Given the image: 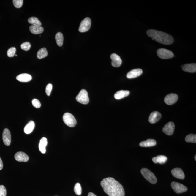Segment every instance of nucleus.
<instances>
[{
    "label": "nucleus",
    "instance_id": "1",
    "mask_svg": "<svg viewBox=\"0 0 196 196\" xmlns=\"http://www.w3.org/2000/svg\"><path fill=\"white\" fill-rule=\"evenodd\" d=\"M100 184L104 192L109 196H125L123 186L113 178L108 177L103 179Z\"/></svg>",
    "mask_w": 196,
    "mask_h": 196
},
{
    "label": "nucleus",
    "instance_id": "2",
    "mask_svg": "<svg viewBox=\"0 0 196 196\" xmlns=\"http://www.w3.org/2000/svg\"><path fill=\"white\" fill-rule=\"evenodd\" d=\"M146 34L148 37L151 38L153 40H155L157 42L163 45H171L174 42V38L172 36L160 31L149 29L147 31Z\"/></svg>",
    "mask_w": 196,
    "mask_h": 196
},
{
    "label": "nucleus",
    "instance_id": "3",
    "mask_svg": "<svg viewBox=\"0 0 196 196\" xmlns=\"http://www.w3.org/2000/svg\"><path fill=\"white\" fill-rule=\"evenodd\" d=\"M141 173L144 177L151 184H155L157 182V179L154 174L149 170L146 168H143Z\"/></svg>",
    "mask_w": 196,
    "mask_h": 196
},
{
    "label": "nucleus",
    "instance_id": "4",
    "mask_svg": "<svg viewBox=\"0 0 196 196\" xmlns=\"http://www.w3.org/2000/svg\"><path fill=\"white\" fill-rule=\"evenodd\" d=\"M63 120L66 125L70 127H73L77 124L76 119L72 114L66 113L63 116Z\"/></svg>",
    "mask_w": 196,
    "mask_h": 196
},
{
    "label": "nucleus",
    "instance_id": "5",
    "mask_svg": "<svg viewBox=\"0 0 196 196\" xmlns=\"http://www.w3.org/2000/svg\"><path fill=\"white\" fill-rule=\"evenodd\" d=\"M157 54L159 58L163 59H167L174 56V54L172 51L167 49L160 48L157 51Z\"/></svg>",
    "mask_w": 196,
    "mask_h": 196
},
{
    "label": "nucleus",
    "instance_id": "6",
    "mask_svg": "<svg viewBox=\"0 0 196 196\" xmlns=\"http://www.w3.org/2000/svg\"><path fill=\"white\" fill-rule=\"evenodd\" d=\"M76 100L80 103L88 104L89 102V98L87 91L84 89H82L76 96Z\"/></svg>",
    "mask_w": 196,
    "mask_h": 196
},
{
    "label": "nucleus",
    "instance_id": "7",
    "mask_svg": "<svg viewBox=\"0 0 196 196\" xmlns=\"http://www.w3.org/2000/svg\"><path fill=\"white\" fill-rule=\"evenodd\" d=\"M91 24V21L89 18H86L81 21L80 24L79 28V32H85L88 31L90 28Z\"/></svg>",
    "mask_w": 196,
    "mask_h": 196
},
{
    "label": "nucleus",
    "instance_id": "8",
    "mask_svg": "<svg viewBox=\"0 0 196 196\" xmlns=\"http://www.w3.org/2000/svg\"><path fill=\"white\" fill-rule=\"evenodd\" d=\"M171 187L174 192L177 194L182 193L187 190V188L180 183L173 182L171 183Z\"/></svg>",
    "mask_w": 196,
    "mask_h": 196
},
{
    "label": "nucleus",
    "instance_id": "9",
    "mask_svg": "<svg viewBox=\"0 0 196 196\" xmlns=\"http://www.w3.org/2000/svg\"><path fill=\"white\" fill-rule=\"evenodd\" d=\"M175 129V125L174 122H170L165 125L162 129L163 133L166 135H171L174 133Z\"/></svg>",
    "mask_w": 196,
    "mask_h": 196
},
{
    "label": "nucleus",
    "instance_id": "10",
    "mask_svg": "<svg viewBox=\"0 0 196 196\" xmlns=\"http://www.w3.org/2000/svg\"><path fill=\"white\" fill-rule=\"evenodd\" d=\"M178 99V96L177 94H171L167 95L165 98V102L169 105H171L175 103Z\"/></svg>",
    "mask_w": 196,
    "mask_h": 196
},
{
    "label": "nucleus",
    "instance_id": "11",
    "mask_svg": "<svg viewBox=\"0 0 196 196\" xmlns=\"http://www.w3.org/2000/svg\"><path fill=\"white\" fill-rule=\"evenodd\" d=\"M2 137L3 143L6 146H9L11 143V137L10 132L8 129H5L3 130Z\"/></svg>",
    "mask_w": 196,
    "mask_h": 196
},
{
    "label": "nucleus",
    "instance_id": "12",
    "mask_svg": "<svg viewBox=\"0 0 196 196\" xmlns=\"http://www.w3.org/2000/svg\"><path fill=\"white\" fill-rule=\"evenodd\" d=\"M112 59V65L114 67H118L122 64V61L119 56L116 53H113L110 55Z\"/></svg>",
    "mask_w": 196,
    "mask_h": 196
},
{
    "label": "nucleus",
    "instance_id": "13",
    "mask_svg": "<svg viewBox=\"0 0 196 196\" xmlns=\"http://www.w3.org/2000/svg\"><path fill=\"white\" fill-rule=\"evenodd\" d=\"M16 161L20 162H26L29 161V158L25 153L22 151L18 152L15 155Z\"/></svg>",
    "mask_w": 196,
    "mask_h": 196
},
{
    "label": "nucleus",
    "instance_id": "14",
    "mask_svg": "<svg viewBox=\"0 0 196 196\" xmlns=\"http://www.w3.org/2000/svg\"><path fill=\"white\" fill-rule=\"evenodd\" d=\"M161 114L159 112L155 111L150 114L148 121L150 123L154 124L158 121L161 119Z\"/></svg>",
    "mask_w": 196,
    "mask_h": 196
},
{
    "label": "nucleus",
    "instance_id": "15",
    "mask_svg": "<svg viewBox=\"0 0 196 196\" xmlns=\"http://www.w3.org/2000/svg\"><path fill=\"white\" fill-rule=\"evenodd\" d=\"M143 73L141 69H135L129 72L127 75V77L129 79L138 77Z\"/></svg>",
    "mask_w": 196,
    "mask_h": 196
},
{
    "label": "nucleus",
    "instance_id": "16",
    "mask_svg": "<svg viewBox=\"0 0 196 196\" xmlns=\"http://www.w3.org/2000/svg\"><path fill=\"white\" fill-rule=\"evenodd\" d=\"M171 173L172 175L176 178L184 179L185 178L184 171L180 168H174L171 170Z\"/></svg>",
    "mask_w": 196,
    "mask_h": 196
},
{
    "label": "nucleus",
    "instance_id": "17",
    "mask_svg": "<svg viewBox=\"0 0 196 196\" xmlns=\"http://www.w3.org/2000/svg\"><path fill=\"white\" fill-rule=\"evenodd\" d=\"M183 71L189 73H194L196 71L195 63L187 64L181 66Z\"/></svg>",
    "mask_w": 196,
    "mask_h": 196
},
{
    "label": "nucleus",
    "instance_id": "18",
    "mask_svg": "<svg viewBox=\"0 0 196 196\" xmlns=\"http://www.w3.org/2000/svg\"><path fill=\"white\" fill-rule=\"evenodd\" d=\"M16 79L21 82L26 83L30 81L32 79L31 76L27 73H23L16 77Z\"/></svg>",
    "mask_w": 196,
    "mask_h": 196
},
{
    "label": "nucleus",
    "instance_id": "19",
    "mask_svg": "<svg viewBox=\"0 0 196 196\" xmlns=\"http://www.w3.org/2000/svg\"><path fill=\"white\" fill-rule=\"evenodd\" d=\"M29 30L32 34L37 35L44 31V28L41 26L31 25L29 27Z\"/></svg>",
    "mask_w": 196,
    "mask_h": 196
},
{
    "label": "nucleus",
    "instance_id": "20",
    "mask_svg": "<svg viewBox=\"0 0 196 196\" xmlns=\"http://www.w3.org/2000/svg\"><path fill=\"white\" fill-rule=\"evenodd\" d=\"M129 94L130 91H128L121 90L116 93L114 97L116 99H120L127 97Z\"/></svg>",
    "mask_w": 196,
    "mask_h": 196
},
{
    "label": "nucleus",
    "instance_id": "21",
    "mask_svg": "<svg viewBox=\"0 0 196 196\" xmlns=\"http://www.w3.org/2000/svg\"><path fill=\"white\" fill-rule=\"evenodd\" d=\"M156 140L152 139H148L145 141L140 143V146L143 147H148L155 146L156 145Z\"/></svg>",
    "mask_w": 196,
    "mask_h": 196
},
{
    "label": "nucleus",
    "instance_id": "22",
    "mask_svg": "<svg viewBox=\"0 0 196 196\" xmlns=\"http://www.w3.org/2000/svg\"><path fill=\"white\" fill-rule=\"evenodd\" d=\"M48 142L47 139L45 137H43L40 140L39 143V149L40 151L42 154L46 153V146Z\"/></svg>",
    "mask_w": 196,
    "mask_h": 196
},
{
    "label": "nucleus",
    "instance_id": "23",
    "mask_svg": "<svg viewBox=\"0 0 196 196\" xmlns=\"http://www.w3.org/2000/svg\"><path fill=\"white\" fill-rule=\"evenodd\" d=\"M167 160V158L163 155L159 156L153 157L152 161L155 163H159L160 164H164Z\"/></svg>",
    "mask_w": 196,
    "mask_h": 196
},
{
    "label": "nucleus",
    "instance_id": "24",
    "mask_svg": "<svg viewBox=\"0 0 196 196\" xmlns=\"http://www.w3.org/2000/svg\"><path fill=\"white\" fill-rule=\"evenodd\" d=\"M35 127V124L33 121H31L24 128V132L26 134L32 133Z\"/></svg>",
    "mask_w": 196,
    "mask_h": 196
},
{
    "label": "nucleus",
    "instance_id": "25",
    "mask_svg": "<svg viewBox=\"0 0 196 196\" xmlns=\"http://www.w3.org/2000/svg\"><path fill=\"white\" fill-rule=\"evenodd\" d=\"M55 39L57 45L59 47L63 45L64 37L63 34L61 32L57 33L55 35Z\"/></svg>",
    "mask_w": 196,
    "mask_h": 196
},
{
    "label": "nucleus",
    "instance_id": "26",
    "mask_svg": "<svg viewBox=\"0 0 196 196\" xmlns=\"http://www.w3.org/2000/svg\"><path fill=\"white\" fill-rule=\"evenodd\" d=\"M48 52L46 48H42L38 50L37 54V58L39 59H42L45 58L48 55Z\"/></svg>",
    "mask_w": 196,
    "mask_h": 196
},
{
    "label": "nucleus",
    "instance_id": "27",
    "mask_svg": "<svg viewBox=\"0 0 196 196\" xmlns=\"http://www.w3.org/2000/svg\"><path fill=\"white\" fill-rule=\"evenodd\" d=\"M28 22L32 25L41 26L42 25V23L37 18L35 17H32L28 19Z\"/></svg>",
    "mask_w": 196,
    "mask_h": 196
},
{
    "label": "nucleus",
    "instance_id": "28",
    "mask_svg": "<svg viewBox=\"0 0 196 196\" xmlns=\"http://www.w3.org/2000/svg\"><path fill=\"white\" fill-rule=\"evenodd\" d=\"M185 141L187 143H196V135L195 134H191L186 137Z\"/></svg>",
    "mask_w": 196,
    "mask_h": 196
},
{
    "label": "nucleus",
    "instance_id": "29",
    "mask_svg": "<svg viewBox=\"0 0 196 196\" xmlns=\"http://www.w3.org/2000/svg\"><path fill=\"white\" fill-rule=\"evenodd\" d=\"M74 192L76 195H81L82 189L80 184L79 183H76L74 186Z\"/></svg>",
    "mask_w": 196,
    "mask_h": 196
},
{
    "label": "nucleus",
    "instance_id": "30",
    "mask_svg": "<svg viewBox=\"0 0 196 196\" xmlns=\"http://www.w3.org/2000/svg\"><path fill=\"white\" fill-rule=\"evenodd\" d=\"M31 47V44L29 42H24L21 45V49L25 51H28L30 50Z\"/></svg>",
    "mask_w": 196,
    "mask_h": 196
},
{
    "label": "nucleus",
    "instance_id": "31",
    "mask_svg": "<svg viewBox=\"0 0 196 196\" xmlns=\"http://www.w3.org/2000/svg\"><path fill=\"white\" fill-rule=\"evenodd\" d=\"M16 48L15 47L10 48L7 52V55L8 57H13L15 55Z\"/></svg>",
    "mask_w": 196,
    "mask_h": 196
},
{
    "label": "nucleus",
    "instance_id": "32",
    "mask_svg": "<svg viewBox=\"0 0 196 196\" xmlns=\"http://www.w3.org/2000/svg\"><path fill=\"white\" fill-rule=\"evenodd\" d=\"M23 0H14L13 1V4L15 7L20 8L23 5Z\"/></svg>",
    "mask_w": 196,
    "mask_h": 196
},
{
    "label": "nucleus",
    "instance_id": "33",
    "mask_svg": "<svg viewBox=\"0 0 196 196\" xmlns=\"http://www.w3.org/2000/svg\"><path fill=\"white\" fill-rule=\"evenodd\" d=\"M32 104L34 107L39 108H40L41 106V104L40 101L37 99H34L32 100Z\"/></svg>",
    "mask_w": 196,
    "mask_h": 196
},
{
    "label": "nucleus",
    "instance_id": "34",
    "mask_svg": "<svg viewBox=\"0 0 196 196\" xmlns=\"http://www.w3.org/2000/svg\"><path fill=\"white\" fill-rule=\"evenodd\" d=\"M6 187L3 185H0V196H6Z\"/></svg>",
    "mask_w": 196,
    "mask_h": 196
},
{
    "label": "nucleus",
    "instance_id": "35",
    "mask_svg": "<svg viewBox=\"0 0 196 196\" xmlns=\"http://www.w3.org/2000/svg\"><path fill=\"white\" fill-rule=\"evenodd\" d=\"M52 89V85L51 84H49L47 85L46 87L45 92L47 96H50L51 94Z\"/></svg>",
    "mask_w": 196,
    "mask_h": 196
},
{
    "label": "nucleus",
    "instance_id": "36",
    "mask_svg": "<svg viewBox=\"0 0 196 196\" xmlns=\"http://www.w3.org/2000/svg\"><path fill=\"white\" fill-rule=\"evenodd\" d=\"M3 163L1 160V158L0 157V170H1L3 169Z\"/></svg>",
    "mask_w": 196,
    "mask_h": 196
},
{
    "label": "nucleus",
    "instance_id": "37",
    "mask_svg": "<svg viewBox=\"0 0 196 196\" xmlns=\"http://www.w3.org/2000/svg\"><path fill=\"white\" fill-rule=\"evenodd\" d=\"M88 196H97L95 194H94V193H93L92 192H89L88 194Z\"/></svg>",
    "mask_w": 196,
    "mask_h": 196
},
{
    "label": "nucleus",
    "instance_id": "38",
    "mask_svg": "<svg viewBox=\"0 0 196 196\" xmlns=\"http://www.w3.org/2000/svg\"><path fill=\"white\" fill-rule=\"evenodd\" d=\"M194 159H195V161H196V155H195V157H194Z\"/></svg>",
    "mask_w": 196,
    "mask_h": 196
},
{
    "label": "nucleus",
    "instance_id": "39",
    "mask_svg": "<svg viewBox=\"0 0 196 196\" xmlns=\"http://www.w3.org/2000/svg\"><path fill=\"white\" fill-rule=\"evenodd\" d=\"M15 56H17V55H15Z\"/></svg>",
    "mask_w": 196,
    "mask_h": 196
}]
</instances>
